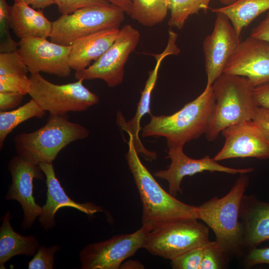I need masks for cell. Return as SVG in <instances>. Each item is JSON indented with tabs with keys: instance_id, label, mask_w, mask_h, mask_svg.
Listing matches in <instances>:
<instances>
[{
	"instance_id": "cell-42",
	"label": "cell",
	"mask_w": 269,
	"mask_h": 269,
	"mask_svg": "<svg viewBox=\"0 0 269 269\" xmlns=\"http://www.w3.org/2000/svg\"><path fill=\"white\" fill-rule=\"evenodd\" d=\"M236 0H219L224 5H228L234 2Z\"/></svg>"
},
{
	"instance_id": "cell-35",
	"label": "cell",
	"mask_w": 269,
	"mask_h": 269,
	"mask_svg": "<svg viewBox=\"0 0 269 269\" xmlns=\"http://www.w3.org/2000/svg\"><path fill=\"white\" fill-rule=\"evenodd\" d=\"M253 96L257 107L269 109V80L256 86L253 89Z\"/></svg>"
},
{
	"instance_id": "cell-27",
	"label": "cell",
	"mask_w": 269,
	"mask_h": 269,
	"mask_svg": "<svg viewBox=\"0 0 269 269\" xmlns=\"http://www.w3.org/2000/svg\"><path fill=\"white\" fill-rule=\"evenodd\" d=\"M10 7L6 0H0V53L16 51L19 46V42L15 41L10 33Z\"/></svg>"
},
{
	"instance_id": "cell-21",
	"label": "cell",
	"mask_w": 269,
	"mask_h": 269,
	"mask_svg": "<svg viewBox=\"0 0 269 269\" xmlns=\"http://www.w3.org/2000/svg\"><path fill=\"white\" fill-rule=\"evenodd\" d=\"M10 28L20 39L50 37L52 22L44 15L42 9L35 10L22 2H14L10 7Z\"/></svg>"
},
{
	"instance_id": "cell-2",
	"label": "cell",
	"mask_w": 269,
	"mask_h": 269,
	"mask_svg": "<svg viewBox=\"0 0 269 269\" xmlns=\"http://www.w3.org/2000/svg\"><path fill=\"white\" fill-rule=\"evenodd\" d=\"M216 99L211 86L180 110L170 115H150L141 130L142 137H164L168 148L183 147L207 131L212 119Z\"/></svg>"
},
{
	"instance_id": "cell-9",
	"label": "cell",
	"mask_w": 269,
	"mask_h": 269,
	"mask_svg": "<svg viewBox=\"0 0 269 269\" xmlns=\"http://www.w3.org/2000/svg\"><path fill=\"white\" fill-rule=\"evenodd\" d=\"M139 39L137 29L131 24L124 25L109 49L92 65L76 71L75 78L83 80L101 79L110 87L121 84L124 80L125 65Z\"/></svg>"
},
{
	"instance_id": "cell-3",
	"label": "cell",
	"mask_w": 269,
	"mask_h": 269,
	"mask_svg": "<svg viewBox=\"0 0 269 269\" xmlns=\"http://www.w3.org/2000/svg\"><path fill=\"white\" fill-rule=\"evenodd\" d=\"M247 173L240 174L230 191L196 206L198 219L210 228L216 242L230 258L243 253V229L240 218L242 199L249 184Z\"/></svg>"
},
{
	"instance_id": "cell-5",
	"label": "cell",
	"mask_w": 269,
	"mask_h": 269,
	"mask_svg": "<svg viewBox=\"0 0 269 269\" xmlns=\"http://www.w3.org/2000/svg\"><path fill=\"white\" fill-rule=\"evenodd\" d=\"M216 99L214 114L205 134L215 140L221 132L232 125L252 120L257 106L254 84L246 77L223 73L212 85Z\"/></svg>"
},
{
	"instance_id": "cell-12",
	"label": "cell",
	"mask_w": 269,
	"mask_h": 269,
	"mask_svg": "<svg viewBox=\"0 0 269 269\" xmlns=\"http://www.w3.org/2000/svg\"><path fill=\"white\" fill-rule=\"evenodd\" d=\"M214 27L203 41V50L207 75L205 89L211 87L214 81L224 72L230 59L241 41L229 18L216 13Z\"/></svg>"
},
{
	"instance_id": "cell-24",
	"label": "cell",
	"mask_w": 269,
	"mask_h": 269,
	"mask_svg": "<svg viewBox=\"0 0 269 269\" xmlns=\"http://www.w3.org/2000/svg\"><path fill=\"white\" fill-rule=\"evenodd\" d=\"M45 113L33 99L16 109L0 111V149H2L7 135L18 125L32 118H41Z\"/></svg>"
},
{
	"instance_id": "cell-31",
	"label": "cell",
	"mask_w": 269,
	"mask_h": 269,
	"mask_svg": "<svg viewBox=\"0 0 269 269\" xmlns=\"http://www.w3.org/2000/svg\"><path fill=\"white\" fill-rule=\"evenodd\" d=\"M31 80L27 75L0 76V92H13L23 95L28 94Z\"/></svg>"
},
{
	"instance_id": "cell-22",
	"label": "cell",
	"mask_w": 269,
	"mask_h": 269,
	"mask_svg": "<svg viewBox=\"0 0 269 269\" xmlns=\"http://www.w3.org/2000/svg\"><path fill=\"white\" fill-rule=\"evenodd\" d=\"M0 227V269H5V263L16 255H34L39 246L37 238L34 235L22 236L13 229L9 211L2 218Z\"/></svg>"
},
{
	"instance_id": "cell-16",
	"label": "cell",
	"mask_w": 269,
	"mask_h": 269,
	"mask_svg": "<svg viewBox=\"0 0 269 269\" xmlns=\"http://www.w3.org/2000/svg\"><path fill=\"white\" fill-rule=\"evenodd\" d=\"M224 73L247 78L255 86L269 80V42L251 36L241 41Z\"/></svg>"
},
{
	"instance_id": "cell-11",
	"label": "cell",
	"mask_w": 269,
	"mask_h": 269,
	"mask_svg": "<svg viewBox=\"0 0 269 269\" xmlns=\"http://www.w3.org/2000/svg\"><path fill=\"white\" fill-rule=\"evenodd\" d=\"M221 133L225 140L213 158L216 161L245 157L269 159V132L252 120L229 126Z\"/></svg>"
},
{
	"instance_id": "cell-38",
	"label": "cell",
	"mask_w": 269,
	"mask_h": 269,
	"mask_svg": "<svg viewBox=\"0 0 269 269\" xmlns=\"http://www.w3.org/2000/svg\"><path fill=\"white\" fill-rule=\"evenodd\" d=\"M264 130L269 132V109L257 107L252 119Z\"/></svg>"
},
{
	"instance_id": "cell-15",
	"label": "cell",
	"mask_w": 269,
	"mask_h": 269,
	"mask_svg": "<svg viewBox=\"0 0 269 269\" xmlns=\"http://www.w3.org/2000/svg\"><path fill=\"white\" fill-rule=\"evenodd\" d=\"M171 160L168 168L156 171L155 177L166 180L169 193L174 196L182 193L180 185L186 176H192L204 171L221 172L232 174L249 173L254 171L253 168H234L222 165L213 158L206 155L200 159L188 157L183 151V147L170 148L167 151Z\"/></svg>"
},
{
	"instance_id": "cell-18",
	"label": "cell",
	"mask_w": 269,
	"mask_h": 269,
	"mask_svg": "<svg viewBox=\"0 0 269 269\" xmlns=\"http://www.w3.org/2000/svg\"><path fill=\"white\" fill-rule=\"evenodd\" d=\"M39 165L45 176L47 187L46 201L42 207V211L38 218L40 224L44 230H48L55 227V215L61 208H73L90 216L103 211L101 207L94 203H80L72 200L56 177L52 163H40Z\"/></svg>"
},
{
	"instance_id": "cell-41",
	"label": "cell",
	"mask_w": 269,
	"mask_h": 269,
	"mask_svg": "<svg viewBox=\"0 0 269 269\" xmlns=\"http://www.w3.org/2000/svg\"><path fill=\"white\" fill-rule=\"evenodd\" d=\"M120 269H144L143 265L137 260H128L125 263H123Z\"/></svg>"
},
{
	"instance_id": "cell-4",
	"label": "cell",
	"mask_w": 269,
	"mask_h": 269,
	"mask_svg": "<svg viewBox=\"0 0 269 269\" xmlns=\"http://www.w3.org/2000/svg\"><path fill=\"white\" fill-rule=\"evenodd\" d=\"M89 135L87 129L70 122L67 114H50L45 125L32 132L17 134L13 142L17 155L23 159L37 164L52 163L62 149Z\"/></svg>"
},
{
	"instance_id": "cell-30",
	"label": "cell",
	"mask_w": 269,
	"mask_h": 269,
	"mask_svg": "<svg viewBox=\"0 0 269 269\" xmlns=\"http://www.w3.org/2000/svg\"><path fill=\"white\" fill-rule=\"evenodd\" d=\"M210 241L170 261L174 269H199L204 252Z\"/></svg>"
},
{
	"instance_id": "cell-39",
	"label": "cell",
	"mask_w": 269,
	"mask_h": 269,
	"mask_svg": "<svg viewBox=\"0 0 269 269\" xmlns=\"http://www.w3.org/2000/svg\"><path fill=\"white\" fill-rule=\"evenodd\" d=\"M14 2H22L35 9H43L54 4L53 0H14Z\"/></svg>"
},
{
	"instance_id": "cell-10",
	"label": "cell",
	"mask_w": 269,
	"mask_h": 269,
	"mask_svg": "<svg viewBox=\"0 0 269 269\" xmlns=\"http://www.w3.org/2000/svg\"><path fill=\"white\" fill-rule=\"evenodd\" d=\"M147 232L141 227L133 233L117 235L87 245L79 254L81 269H120L125 260L143 248Z\"/></svg>"
},
{
	"instance_id": "cell-8",
	"label": "cell",
	"mask_w": 269,
	"mask_h": 269,
	"mask_svg": "<svg viewBox=\"0 0 269 269\" xmlns=\"http://www.w3.org/2000/svg\"><path fill=\"white\" fill-rule=\"evenodd\" d=\"M197 220H180L148 232L142 248L171 261L209 242V227Z\"/></svg>"
},
{
	"instance_id": "cell-37",
	"label": "cell",
	"mask_w": 269,
	"mask_h": 269,
	"mask_svg": "<svg viewBox=\"0 0 269 269\" xmlns=\"http://www.w3.org/2000/svg\"><path fill=\"white\" fill-rule=\"evenodd\" d=\"M250 36L269 42V10L265 18L252 29Z\"/></svg>"
},
{
	"instance_id": "cell-1",
	"label": "cell",
	"mask_w": 269,
	"mask_h": 269,
	"mask_svg": "<svg viewBox=\"0 0 269 269\" xmlns=\"http://www.w3.org/2000/svg\"><path fill=\"white\" fill-rule=\"evenodd\" d=\"M128 144L126 159L142 203V227L149 232L176 221L198 219L196 206L165 191L142 163L131 139Z\"/></svg>"
},
{
	"instance_id": "cell-32",
	"label": "cell",
	"mask_w": 269,
	"mask_h": 269,
	"mask_svg": "<svg viewBox=\"0 0 269 269\" xmlns=\"http://www.w3.org/2000/svg\"><path fill=\"white\" fill-rule=\"evenodd\" d=\"M60 250L59 245L50 247L40 246L32 259L29 262L28 269H52L54 268L56 252Z\"/></svg>"
},
{
	"instance_id": "cell-23",
	"label": "cell",
	"mask_w": 269,
	"mask_h": 269,
	"mask_svg": "<svg viewBox=\"0 0 269 269\" xmlns=\"http://www.w3.org/2000/svg\"><path fill=\"white\" fill-rule=\"evenodd\" d=\"M269 10V0H236L231 4L211 9L214 13L225 14L240 36L244 28Z\"/></svg>"
},
{
	"instance_id": "cell-19",
	"label": "cell",
	"mask_w": 269,
	"mask_h": 269,
	"mask_svg": "<svg viewBox=\"0 0 269 269\" xmlns=\"http://www.w3.org/2000/svg\"><path fill=\"white\" fill-rule=\"evenodd\" d=\"M240 218L243 229V249L257 248L269 241V203L260 201L254 195H244Z\"/></svg>"
},
{
	"instance_id": "cell-13",
	"label": "cell",
	"mask_w": 269,
	"mask_h": 269,
	"mask_svg": "<svg viewBox=\"0 0 269 269\" xmlns=\"http://www.w3.org/2000/svg\"><path fill=\"white\" fill-rule=\"evenodd\" d=\"M71 48L45 38L31 37L20 39L17 51L30 74L43 72L66 78L72 70L69 59Z\"/></svg>"
},
{
	"instance_id": "cell-34",
	"label": "cell",
	"mask_w": 269,
	"mask_h": 269,
	"mask_svg": "<svg viewBox=\"0 0 269 269\" xmlns=\"http://www.w3.org/2000/svg\"><path fill=\"white\" fill-rule=\"evenodd\" d=\"M245 263L248 267H253L259 264L269 265V247L255 248L248 250Z\"/></svg>"
},
{
	"instance_id": "cell-14",
	"label": "cell",
	"mask_w": 269,
	"mask_h": 269,
	"mask_svg": "<svg viewBox=\"0 0 269 269\" xmlns=\"http://www.w3.org/2000/svg\"><path fill=\"white\" fill-rule=\"evenodd\" d=\"M12 183L9 186L5 199L15 200L21 205L23 218L21 228L29 229L42 211V207L35 201L33 196V180H43L44 173L39 164L27 161L18 155L13 156L8 164Z\"/></svg>"
},
{
	"instance_id": "cell-28",
	"label": "cell",
	"mask_w": 269,
	"mask_h": 269,
	"mask_svg": "<svg viewBox=\"0 0 269 269\" xmlns=\"http://www.w3.org/2000/svg\"><path fill=\"white\" fill-rule=\"evenodd\" d=\"M28 68L17 50L0 53V76L27 75Z\"/></svg>"
},
{
	"instance_id": "cell-20",
	"label": "cell",
	"mask_w": 269,
	"mask_h": 269,
	"mask_svg": "<svg viewBox=\"0 0 269 269\" xmlns=\"http://www.w3.org/2000/svg\"><path fill=\"white\" fill-rule=\"evenodd\" d=\"M120 29L102 30L76 40L71 45L69 64L75 71L83 70L99 59L116 40Z\"/></svg>"
},
{
	"instance_id": "cell-25",
	"label": "cell",
	"mask_w": 269,
	"mask_h": 269,
	"mask_svg": "<svg viewBox=\"0 0 269 269\" xmlns=\"http://www.w3.org/2000/svg\"><path fill=\"white\" fill-rule=\"evenodd\" d=\"M131 17L145 26L152 27L162 22L167 16V0H132Z\"/></svg>"
},
{
	"instance_id": "cell-36",
	"label": "cell",
	"mask_w": 269,
	"mask_h": 269,
	"mask_svg": "<svg viewBox=\"0 0 269 269\" xmlns=\"http://www.w3.org/2000/svg\"><path fill=\"white\" fill-rule=\"evenodd\" d=\"M24 95L13 92H0V111H8L18 106Z\"/></svg>"
},
{
	"instance_id": "cell-7",
	"label": "cell",
	"mask_w": 269,
	"mask_h": 269,
	"mask_svg": "<svg viewBox=\"0 0 269 269\" xmlns=\"http://www.w3.org/2000/svg\"><path fill=\"white\" fill-rule=\"evenodd\" d=\"M28 94L46 112L52 115L85 111L99 102V97L83 84V80L63 85L53 84L40 73H31Z\"/></svg>"
},
{
	"instance_id": "cell-17",
	"label": "cell",
	"mask_w": 269,
	"mask_h": 269,
	"mask_svg": "<svg viewBox=\"0 0 269 269\" xmlns=\"http://www.w3.org/2000/svg\"><path fill=\"white\" fill-rule=\"evenodd\" d=\"M172 53L171 48L166 46L159 54H151L156 59V64L154 68L149 72L148 77L141 92L135 116L126 122L120 111H118L117 114L116 122L118 127L128 133L129 139L132 140L136 152L142 154L145 160L149 161L157 158V153L148 150L142 144L139 137V132L141 129L140 122L145 114L152 115L150 108L151 96L157 80L159 69L163 60Z\"/></svg>"
},
{
	"instance_id": "cell-29",
	"label": "cell",
	"mask_w": 269,
	"mask_h": 269,
	"mask_svg": "<svg viewBox=\"0 0 269 269\" xmlns=\"http://www.w3.org/2000/svg\"><path fill=\"white\" fill-rule=\"evenodd\" d=\"M229 258L216 241H210L204 252L199 269H223L226 267Z\"/></svg>"
},
{
	"instance_id": "cell-26",
	"label": "cell",
	"mask_w": 269,
	"mask_h": 269,
	"mask_svg": "<svg viewBox=\"0 0 269 269\" xmlns=\"http://www.w3.org/2000/svg\"><path fill=\"white\" fill-rule=\"evenodd\" d=\"M211 0H167L170 16L168 25L178 29L183 28L187 19L201 10L209 8Z\"/></svg>"
},
{
	"instance_id": "cell-6",
	"label": "cell",
	"mask_w": 269,
	"mask_h": 269,
	"mask_svg": "<svg viewBox=\"0 0 269 269\" xmlns=\"http://www.w3.org/2000/svg\"><path fill=\"white\" fill-rule=\"evenodd\" d=\"M125 12L111 3L81 8L72 13L62 14L52 22L50 41L71 46L77 39L109 28H119Z\"/></svg>"
},
{
	"instance_id": "cell-40",
	"label": "cell",
	"mask_w": 269,
	"mask_h": 269,
	"mask_svg": "<svg viewBox=\"0 0 269 269\" xmlns=\"http://www.w3.org/2000/svg\"><path fill=\"white\" fill-rule=\"evenodd\" d=\"M110 3L118 6L122 9L125 13L130 15L132 6V0H105Z\"/></svg>"
},
{
	"instance_id": "cell-33",
	"label": "cell",
	"mask_w": 269,
	"mask_h": 269,
	"mask_svg": "<svg viewBox=\"0 0 269 269\" xmlns=\"http://www.w3.org/2000/svg\"><path fill=\"white\" fill-rule=\"evenodd\" d=\"M53 1L61 15L72 13L83 7L110 3L105 0H53Z\"/></svg>"
}]
</instances>
